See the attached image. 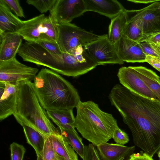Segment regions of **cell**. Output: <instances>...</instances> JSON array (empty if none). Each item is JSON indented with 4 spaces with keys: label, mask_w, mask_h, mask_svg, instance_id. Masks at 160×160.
<instances>
[{
    "label": "cell",
    "mask_w": 160,
    "mask_h": 160,
    "mask_svg": "<svg viewBox=\"0 0 160 160\" xmlns=\"http://www.w3.org/2000/svg\"><path fill=\"white\" fill-rule=\"evenodd\" d=\"M59 128L61 134L77 154L82 158L85 146L83 143L82 138L75 128Z\"/></svg>",
    "instance_id": "25"
},
{
    "label": "cell",
    "mask_w": 160,
    "mask_h": 160,
    "mask_svg": "<svg viewBox=\"0 0 160 160\" xmlns=\"http://www.w3.org/2000/svg\"><path fill=\"white\" fill-rule=\"evenodd\" d=\"M56 0H27L26 3L35 7L41 13H46L50 11Z\"/></svg>",
    "instance_id": "26"
},
{
    "label": "cell",
    "mask_w": 160,
    "mask_h": 160,
    "mask_svg": "<svg viewBox=\"0 0 160 160\" xmlns=\"http://www.w3.org/2000/svg\"><path fill=\"white\" fill-rule=\"evenodd\" d=\"M158 46H160V44H159Z\"/></svg>",
    "instance_id": "42"
},
{
    "label": "cell",
    "mask_w": 160,
    "mask_h": 160,
    "mask_svg": "<svg viewBox=\"0 0 160 160\" xmlns=\"http://www.w3.org/2000/svg\"><path fill=\"white\" fill-rule=\"evenodd\" d=\"M127 21L123 36L139 42L143 36L141 22L132 10H127Z\"/></svg>",
    "instance_id": "21"
},
{
    "label": "cell",
    "mask_w": 160,
    "mask_h": 160,
    "mask_svg": "<svg viewBox=\"0 0 160 160\" xmlns=\"http://www.w3.org/2000/svg\"><path fill=\"white\" fill-rule=\"evenodd\" d=\"M83 160H101L96 146L92 144L85 146Z\"/></svg>",
    "instance_id": "29"
},
{
    "label": "cell",
    "mask_w": 160,
    "mask_h": 160,
    "mask_svg": "<svg viewBox=\"0 0 160 160\" xmlns=\"http://www.w3.org/2000/svg\"><path fill=\"white\" fill-rule=\"evenodd\" d=\"M55 160H65V159L56 153Z\"/></svg>",
    "instance_id": "38"
},
{
    "label": "cell",
    "mask_w": 160,
    "mask_h": 160,
    "mask_svg": "<svg viewBox=\"0 0 160 160\" xmlns=\"http://www.w3.org/2000/svg\"><path fill=\"white\" fill-rule=\"evenodd\" d=\"M75 128L94 146L107 142L118 127L112 115L102 111L95 102L80 101L76 107Z\"/></svg>",
    "instance_id": "3"
},
{
    "label": "cell",
    "mask_w": 160,
    "mask_h": 160,
    "mask_svg": "<svg viewBox=\"0 0 160 160\" xmlns=\"http://www.w3.org/2000/svg\"><path fill=\"white\" fill-rule=\"evenodd\" d=\"M146 41L159 46L160 44V32L154 35L145 39Z\"/></svg>",
    "instance_id": "36"
},
{
    "label": "cell",
    "mask_w": 160,
    "mask_h": 160,
    "mask_svg": "<svg viewBox=\"0 0 160 160\" xmlns=\"http://www.w3.org/2000/svg\"><path fill=\"white\" fill-rule=\"evenodd\" d=\"M33 81L36 95L46 111L73 109L81 101L76 88L52 70L42 68Z\"/></svg>",
    "instance_id": "2"
},
{
    "label": "cell",
    "mask_w": 160,
    "mask_h": 160,
    "mask_svg": "<svg viewBox=\"0 0 160 160\" xmlns=\"http://www.w3.org/2000/svg\"><path fill=\"white\" fill-rule=\"evenodd\" d=\"M18 83L0 82V120L15 114L16 112Z\"/></svg>",
    "instance_id": "13"
},
{
    "label": "cell",
    "mask_w": 160,
    "mask_h": 160,
    "mask_svg": "<svg viewBox=\"0 0 160 160\" xmlns=\"http://www.w3.org/2000/svg\"><path fill=\"white\" fill-rule=\"evenodd\" d=\"M49 137L57 154L65 160H78L75 151L61 134L52 135Z\"/></svg>",
    "instance_id": "20"
},
{
    "label": "cell",
    "mask_w": 160,
    "mask_h": 160,
    "mask_svg": "<svg viewBox=\"0 0 160 160\" xmlns=\"http://www.w3.org/2000/svg\"><path fill=\"white\" fill-rule=\"evenodd\" d=\"M17 32L26 41L36 42L42 40L57 43L58 24L49 15L46 16L43 13L23 21Z\"/></svg>",
    "instance_id": "6"
},
{
    "label": "cell",
    "mask_w": 160,
    "mask_h": 160,
    "mask_svg": "<svg viewBox=\"0 0 160 160\" xmlns=\"http://www.w3.org/2000/svg\"><path fill=\"white\" fill-rule=\"evenodd\" d=\"M49 15L58 24L61 22H70L87 12L84 0H56Z\"/></svg>",
    "instance_id": "10"
},
{
    "label": "cell",
    "mask_w": 160,
    "mask_h": 160,
    "mask_svg": "<svg viewBox=\"0 0 160 160\" xmlns=\"http://www.w3.org/2000/svg\"><path fill=\"white\" fill-rule=\"evenodd\" d=\"M11 160H23L26 152L24 147L15 142L10 145Z\"/></svg>",
    "instance_id": "28"
},
{
    "label": "cell",
    "mask_w": 160,
    "mask_h": 160,
    "mask_svg": "<svg viewBox=\"0 0 160 160\" xmlns=\"http://www.w3.org/2000/svg\"><path fill=\"white\" fill-rule=\"evenodd\" d=\"M128 1L136 3H144L147 4L149 3H152L159 0H128Z\"/></svg>",
    "instance_id": "37"
},
{
    "label": "cell",
    "mask_w": 160,
    "mask_h": 160,
    "mask_svg": "<svg viewBox=\"0 0 160 160\" xmlns=\"http://www.w3.org/2000/svg\"><path fill=\"white\" fill-rule=\"evenodd\" d=\"M38 69L19 62L16 57L6 61H0V82L18 83L22 81L34 80Z\"/></svg>",
    "instance_id": "9"
},
{
    "label": "cell",
    "mask_w": 160,
    "mask_h": 160,
    "mask_svg": "<svg viewBox=\"0 0 160 160\" xmlns=\"http://www.w3.org/2000/svg\"><path fill=\"white\" fill-rule=\"evenodd\" d=\"M37 160H43L42 155L41 154L37 155Z\"/></svg>",
    "instance_id": "39"
},
{
    "label": "cell",
    "mask_w": 160,
    "mask_h": 160,
    "mask_svg": "<svg viewBox=\"0 0 160 160\" xmlns=\"http://www.w3.org/2000/svg\"><path fill=\"white\" fill-rule=\"evenodd\" d=\"M97 147L101 160H120L132 154L135 146L128 147L107 142L100 144Z\"/></svg>",
    "instance_id": "17"
},
{
    "label": "cell",
    "mask_w": 160,
    "mask_h": 160,
    "mask_svg": "<svg viewBox=\"0 0 160 160\" xmlns=\"http://www.w3.org/2000/svg\"><path fill=\"white\" fill-rule=\"evenodd\" d=\"M132 11L141 22L143 36L139 43L160 32V0Z\"/></svg>",
    "instance_id": "11"
},
{
    "label": "cell",
    "mask_w": 160,
    "mask_h": 160,
    "mask_svg": "<svg viewBox=\"0 0 160 160\" xmlns=\"http://www.w3.org/2000/svg\"><path fill=\"white\" fill-rule=\"evenodd\" d=\"M112 138L117 144L122 145L126 144L129 141V137L127 133L119 127L114 131Z\"/></svg>",
    "instance_id": "31"
},
{
    "label": "cell",
    "mask_w": 160,
    "mask_h": 160,
    "mask_svg": "<svg viewBox=\"0 0 160 160\" xmlns=\"http://www.w3.org/2000/svg\"><path fill=\"white\" fill-rule=\"evenodd\" d=\"M23 21L14 15L3 1L0 0V33L17 32Z\"/></svg>",
    "instance_id": "18"
},
{
    "label": "cell",
    "mask_w": 160,
    "mask_h": 160,
    "mask_svg": "<svg viewBox=\"0 0 160 160\" xmlns=\"http://www.w3.org/2000/svg\"><path fill=\"white\" fill-rule=\"evenodd\" d=\"M42 155L43 160H55L56 153L49 137L46 139Z\"/></svg>",
    "instance_id": "30"
},
{
    "label": "cell",
    "mask_w": 160,
    "mask_h": 160,
    "mask_svg": "<svg viewBox=\"0 0 160 160\" xmlns=\"http://www.w3.org/2000/svg\"><path fill=\"white\" fill-rule=\"evenodd\" d=\"M46 112L49 119L59 128H75V118L73 109L46 110Z\"/></svg>",
    "instance_id": "22"
},
{
    "label": "cell",
    "mask_w": 160,
    "mask_h": 160,
    "mask_svg": "<svg viewBox=\"0 0 160 160\" xmlns=\"http://www.w3.org/2000/svg\"><path fill=\"white\" fill-rule=\"evenodd\" d=\"M115 45L119 57L124 62H146V55L139 42L123 36Z\"/></svg>",
    "instance_id": "14"
},
{
    "label": "cell",
    "mask_w": 160,
    "mask_h": 160,
    "mask_svg": "<svg viewBox=\"0 0 160 160\" xmlns=\"http://www.w3.org/2000/svg\"><path fill=\"white\" fill-rule=\"evenodd\" d=\"M9 8L13 11L17 16L20 18H25L23 10L18 0H3Z\"/></svg>",
    "instance_id": "32"
},
{
    "label": "cell",
    "mask_w": 160,
    "mask_h": 160,
    "mask_svg": "<svg viewBox=\"0 0 160 160\" xmlns=\"http://www.w3.org/2000/svg\"><path fill=\"white\" fill-rule=\"evenodd\" d=\"M127 21V10L111 19L108 35L110 41L115 44L123 35Z\"/></svg>",
    "instance_id": "23"
},
{
    "label": "cell",
    "mask_w": 160,
    "mask_h": 160,
    "mask_svg": "<svg viewBox=\"0 0 160 160\" xmlns=\"http://www.w3.org/2000/svg\"><path fill=\"white\" fill-rule=\"evenodd\" d=\"M18 53L24 61L45 66L61 74L69 76L70 54H53L36 42L27 41L22 44Z\"/></svg>",
    "instance_id": "5"
},
{
    "label": "cell",
    "mask_w": 160,
    "mask_h": 160,
    "mask_svg": "<svg viewBox=\"0 0 160 160\" xmlns=\"http://www.w3.org/2000/svg\"><path fill=\"white\" fill-rule=\"evenodd\" d=\"M130 130L135 145L151 157L160 149V101L139 96L120 84L109 95Z\"/></svg>",
    "instance_id": "1"
},
{
    "label": "cell",
    "mask_w": 160,
    "mask_h": 160,
    "mask_svg": "<svg viewBox=\"0 0 160 160\" xmlns=\"http://www.w3.org/2000/svg\"><path fill=\"white\" fill-rule=\"evenodd\" d=\"M87 12L98 13L112 19L125 9L117 0H84Z\"/></svg>",
    "instance_id": "15"
},
{
    "label": "cell",
    "mask_w": 160,
    "mask_h": 160,
    "mask_svg": "<svg viewBox=\"0 0 160 160\" xmlns=\"http://www.w3.org/2000/svg\"><path fill=\"white\" fill-rule=\"evenodd\" d=\"M86 51L98 65L108 64H122L115 44L108 38V34L85 46Z\"/></svg>",
    "instance_id": "8"
},
{
    "label": "cell",
    "mask_w": 160,
    "mask_h": 160,
    "mask_svg": "<svg viewBox=\"0 0 160 160\" xmlns=\"http://www.w3.org/2000/svg\"><path fill=\"white\" fill-rule=\"evenodd\" d=\"M117 76L120 84L131 91L152 100H158L139 77L133 66L121 67Z\"/></svg>",
    "instance_id": "12"
},
{
    "label": "cell",
    "mask_w": 160,
    "mask_h": 160,
    "mask_svg": "<svg viewBox=\"0 0 160 160\" xmlns=\"http://www.w3.org/2000/svg\"><path fill=\"white\" fill-rule=\"evenodd\" d=\"M88 31L71 22L58 24L57 43L62 53L73 54L81 46H85L103 36Z\"/></svg>",
    "instance_id": "7"
},
{
    "label": "cell",
    "mask_w": 160,
    "mask_h": 160,
    "mask_svg": "<svg viewBox=\"0 0 160 160\" xmlns=\"http://www.w3.org/2000/svg\"><path fill=\"white\" fill-rule=\"evenodd\" d=\"M22 37L17 32L0 33V61L16 57L22 44Z\"/></svg>",
    "instance_id": "16"
},
{
    "label": "cell",
    "mask_w": 160,
    "mask_h": 160,
    "mask_svg": "<svg viewBox=\"0 0 160 160\" xmlns=\"http://www.w3.org/2000/svg\"><path fill=\"white\" fill-rule=\"evenodd\" d=\"M16 112L13 116L19 123H24L47 138L61 134L50 121L36 95L33 82H18Z\"/></svg>",
    "instance_id": "4"
},
{
    "label": "cell",
    "mask_w": 160,
    "mask_h": 160,
    "mask_svg": "<svg viewBox=\"0 0 160 160\" xmlns=\"http://www.w3.org/2000/svg\"><path fill=\"white\" fill-rule=\"evenodd\" d=\"M124 158H123V159H121L120 160H124Z\"/></svg>",
    "instance_id": "41"
},
{
    "label": "cell",
    "mask_w": 160,
    "mask_h": 160,
    "mask_svg": "<svg viewBox=\"0 0 160 160\" xmlns=\"http://www.w3.org/2000/svg\"><path fill=\"white\" fill-rule=\"evenodd\" d=\"M22 127L27 142L34 149L37 155H42L46 139L48 138L32 127L24 123Z\"/></svg>",
    "instance_id": "24"
},
{
    "label": "cell",
    "mask_w": 160,
    "mask_h": 160,
    "mask_svg": "<svg viewBox=\"0 0 160 160\" xmlns=\"http://www.w3.org/2000/svg\"><path fill=\"white\" fill-rule=\"evenodd\" d=\"M130 160H154L152 157L145 152L132 153L130 156Z\"/></svg>",
    "instance_id": "34"
},
{
    "label": "cell",
    "mask_w": 160,
    "mask_h": 160,
    "mask_svg": "<svg viewBox=\"0 0 160 160\" xmlns=\"http://www.w3.org/2000/svg\"><path fill=\"white\" fill-rule=\"evenodd\" d=\"M139 43L146 56L149 55L160 59V49L159 46L146 41Z\"/></svg>",
    "instance_id": "27"
},
{
    "label": "cell",
    "mask_w": 160,
    "mask_h": 160,
    "mask_svg": "<svg viewBox=\"0 0 160 160\" xmlns=\"http://www.w3.org/2000/svg\"><path fill=\"white\" fill-rule=\"evenodd\" d=\"M158 156L159 158V160H160V149L158 152Z\"/></svg>",
    "instance_id": "40"
},
{
    "label": "cell",
    "mask_w": 160,
    "mask_h": 160,
    "mask_svg": "<svg viewBox=\"0 0 160 160\" xmlns=\"http://www.w3.org/2000/svg\"><path fill=\"white\" fill-rule=\"evenodd\" d=\"M35 42L39 44L48 51L52 53L60 54L62 53L57 43L42 40L38 41Z\"/></svg>",
    "instance_id": "33"
},
{
    "label": "cell",
    "mask_w": 160,
    "mask_h": 160,
    "mask_svg": "<svg viewBox=\"0 0 160 160\" xmlns=\"http://www.w3.org/2000/svg\"><path fill=\"white\" fill-rule=\"evenodd\" d=\"M159 48L160 49V46H159Z\"/></svg>",
    "instance_id": "43"
},
{
    "label": "cell",
    "mask_w": 160,
    "mask_h": 160,
    "mask_svg": "<svg viewBox=\"0 0 160 160\" xmlns=\"http://www.w3.org/2000/svg\"><path fill=\"white\" fill-rule=\"evenodd\" d=\"M133 67L140 78L160 101V77L155 72L144 67Z\"/></svg>",
    "instance_id": "19"
},
{
    "label": "cell",
    "mask_w": 160,
    "mask_h": 160,
    "mask_svg": "<svg viewBox=\"0 0 160 160\" xmlns=\"http://www.w3.org/2000/svg\"><path fill=\"white\" fill-rule=\"evenodd\" d=\"M146 62L160 72V59L150 56L147 55Z\"/></svg>",
    "instance_id": "35"
}]
</instances>
